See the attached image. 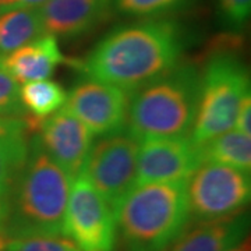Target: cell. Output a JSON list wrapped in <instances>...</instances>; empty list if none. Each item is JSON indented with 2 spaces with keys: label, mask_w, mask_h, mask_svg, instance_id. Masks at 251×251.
I'll use <instances>...</instances> for the list:
<instances>
[{
  "label": "cell",
  "mask_w": 251,
  "mask_h": 251,
  "mask_svg": "<svg viewBox=\"0 0 251 251\" xmlns=\"http://www.w3.org/2000/svg\"><path fill=\"white\" fill-rule=\"evenodd\" d=\"M184 48L176 21L150 18L110 31L80 67L87 78L133 94L176 67Z\"/></svg>",
  "instance_id": "6da1fadb"
},
{
  "label": "cell",
  "mask_w": 251,
  "mask_h": 251,
  "mask_svg": "<svg viewBox=\"0 0 251 251\" xmlns=\"http://www.w3.org/2000/svg\"><path fill=\"white\" fill-rule=\"evenodd\" d=\"M73 179L46 153L38 135L29 138L27 161L7 200L1 236H64Z\"/></svg>",
  "instance_id": "7a4b0ae2"
},
{
  "label": "cell",
  "mask_w": 251,
  "mask_h": 251,
  "mask_svg": "<svg viewBox=\"0 0 251 251\" xmlns=\"http://www.w3.org/2000/svg\"><path fill=\"white\" fill-rule=\"evenodd\" d=\"M115 215L127 251H165L191 218L186 181L135 184Z\"/></svg>",
  "instance_id": "3957f363"
},
{
  "label": "cell",
  "mask_w": 251,
  "mask_h": 251,
  "mask_svg": "<svg viewBox=\"0 0 251 251\" xmlns=\"http://www.w3.org/2000/svg\"><path fill=\"white\" fill-rule=\"evenodd\" d=\"M200 74L193 66L171 72L133 92L126 131L138 143L151 138L187 137L197 113Z\"/></svg>",
  "instance_id": "277c9868"
},
{
  "label": "cell",
  "mask_w": 251,
  "mask_h": 251,
  "mask_svg": "<svg viewBox=\"0 0 251 251\" xmlns=\"http://www.w3.org/2000/svg\"><path fill=\"white\" fill-rule=\"evenodd\" d=\"M250 94V73L232 54H218L200 74L197 113L190 133L194 145L211 141L232 130L237 110Z\"/></svg>",
  "instance_id": "5b68a950"
},
{
  "label": "cell",
  "mask_w": 251,
  "mask_h": 251,
  "mask_svg": "<svg viewBox=\"0 0 251 251\" xmlns=\"http://www.w3.org/2000/svg\"><path fill=\"white\" fill-rule=\"evenodd\" d=\"M190 216L198 222L244 211L251 198L250 172L201 163L186 181Z\"/></svg>",
  "instance_id": "8992f818"
},
{
  "label": "cell",
  "mask_w": 251,
  "mask_h": 251,
  "mask_svg": "<svg viewBox=\"0 0 251 251\" xmlns=\"http://www.w3.org/2000/svg\"><path fill=\"white\" fill-rule=\"evenodd\" d=\"M138 148L140 143L123 131L102 135L91 145L80 176L90 181L113 211L135 186Z\"/></svg>",
  "instance_id": "52a82bcc"
},
{
  "label": "cell",
  "mask_w": 251,
  "mask_h": 251,
  "mask_svg": "<svg viewBox=\"0 0 251 251\" xmlns=\"http://www.w3.org/2000/svg\"><path fill=\"white\" fill-rule=\"evenodd\" d=\"M116 215L82 176L73 180L64 216V236L81 251H115Z\"/></svg>",
  "instance_id": "ba28073f"
},
{
  "label": "cell",
  "mask_w": 251,
  "mask_h": 251,
  "mask_svg": "<svg viewBox=\"0 0 251 251\" xmlns=\"http://www.w3.org/2000/svg\"><path fill=\"white\" fill-rule=\"evenodd\" d=\"M46 153L73 180L78 177L88 158L94 134L66 106L45 117H28Z\"/></svg>",
  "instance_id": "9c48e42d"
},
{
  "label": "cell",
  "mask_w": 251,
  "mask_h": 251,
  "mask_svg": "<svg viewBox=\"0 0 251 251\" xmlns=\"http://www.w3.org/2000/svg\"><path fill=\"white\" fill-rule=\"evenodd\" d=\"M128 102L126 91L87 78L67 92L64 106L94 135H108L125 130Z\"/></svg>",
  "instance_id": "30bf717a"
},
{
  "label": "cell",
  "mask_w": 251,
  "mask_h": 251,
  "mask_svg": "<svg viewBox=\"0 0 251 251\" xmlns=\"http://www.w3.org/2000/svg\"><path fill=\"white\" fill-rule=\"evenodd\" d=\"M200 165L198 147L188 135L151 138L140 143L135 184L187 181Z\"/></svg>",
  "instance_id": "8fae6325"
},
{
  "label": "cell",
  "mask_w": 251,
  "mask_h": 251,
  "mask_svg": "<svg viewBox=\"0 0 251 251\" xmlns=\"http://www.w3.org/2000/svg\"><path fill=\"white\" fill-rule=\"evenodd\" d=\"M113 10V0H48L38 7L44 32L73 39L102 24Z\"/></svg>",
  "instance_id": "7c38bea8"
},
{
  "label": "cell",
  "mask_w": 251,
  "mask_h": 251,
  "mask_svg": "<svg viewBox=\"0 0 251 251\" xmlns=\"http://www.w3.org/2000/svg\"><path fill=\"white\" fill-rule=\"evenodd\" d=\"M249 227L250 215L246 209L221 219L198 222L165 251H225L249 236Z\"/></svg>",
  "instance_id": "4fadbf2b"
},
{
  "label": "cell",
  "mask_w": 251,
  "mask_h": 251,
  "mask_svg": "<svg viewBox=\"0 0 251 251\" xmlns=\"http://www.w3.org/2000/svg\"><path fill=\"white\" fill-rule=\"evenodd\" d=\"M27 119L0 117V219L6 215L7 200L18 175L27 161L29 138Z\"/></svg>",
  "instance_id": "5bb4252c"
},
{
  "label": "cell",
  "mask_w": 251,
  "mask_h": 251,
  "mask_svg": "<svg viewBox=\"0 0 251 251\" xmlns=\"http://www.w3.org/2000/svg\"><path fill=\"white\" fill-rule=\"evenodd\" d=\"M1 62L18 84H25L49 78L54 69L62 63H67V59L60 52L57 39L45 34L1 56Z\"/></svg>",
  "instance_id": "9a60e30c"
},
{
  "label": "cell",
  "mask_w": 251,
  "mask_h": 251,
  "mask_svg": "<svg viewBox=\"0 0 251 251\" xmlns=\"http://www.w3.org/2000/svg\"><path fill=\"white\" fill-rule=\"evenodd\" d=\"M201 163H216L239 171H251V135L229 130L198 147Z\"/></svg>",
  "instance_id": "2e32d148"
},
{
  "label": "cell",
  "mask_w": 251,
  "mask_h": 251,
  "mask_svg": "<svg viewBox=\"0 0 251 251\" xmlns=\"http://www.w3.org/2000/svg\"><path fill=\"white\" fill-rule=\"evenodd\" d=\"M45 35L38 7L16 9L0 14V53L7 54Z\"/></svg>",
  "instance_id": "e0dca14e"
},
{
  "label": "cell",
  "mask_w": 251,
  "mask_h": 251,
  "mask_svg": "<svg viewBox=\"0 0 251 251\" xmlns=\"http://www.w3.org/2000/svg\"><path fill=\"white\" fill-rule=\"evenodd\" d=\"M67 91L59 82L46 80L29 81L20 87L21 106L32 117H45L64 106Z\"/></svg>",
  "instance_id": "ac0fdd59"
},
{
  "label": "cell",
  "mask_w": 251,
  "mask_h": 251,
  "mask_svg": "<svg viewBox=\"0 0 251 251\" xmlns=\"http://www.w3.org/2000/svg\"><path fill=\"white\" fill-rule=\"evenodd\" d=\"M0 251H81L66 236H32L6 239L0 234Z\"/></svg>",
  "instance_id": "d6986e66"
},
{
  "label": "cell",
  "mask_w": 251,
  "mask_h": 251,
  "mask_svg": "<svg viewBox=\"0 0 251 251\" xmlns=\"http://www.w3.org/2000/svg\"><path fill=\"white\" fill-rule=\"evenodd\" d=\"M188 0H113L119 13L140 18L161 17L186 4Z\"/></svg>",
  "instance_id": "ffe728a7"
},
{
  "label": "cell",
  "mask_w": 251,
  "mask_h": 251,
  "mask_svg": "<svg viewBox=\"0 0 251 251\" xmlns=\"http://www.w3.org/2000/svg\"><path fill=\"white\" fill-rule=\"evenodd\" d=\"M23 109L20 102V84L6 70L0 56V117L18 116Z\"/></svg>",
  "instance_id": "44dd1931"
},
{
  "label": "cell",
  "mask_w": 251,
  "mask_h": 251,
  "mask_svg": "<svg viewBox=\"0 0 251 251\" xmlns=\"http://www.w3.org/2000/svg\"><path fill=\"white\" fill-rule=\"evenodd\" d=\"M221 17L230 28H242L250 17L251 0H218Z\"/></svg>",
  "instance_id": "7402d4cb"
},
{
  "label": "cell",
  "mask_w": 251,
  "mask_h": 251,
  "mask_svg": "<svg viewBox=\"0 0 251 251\" xmlns=\"http://www.w3.org/2000/svg\"><path fill=\"white\" fill-rule=\"evenodd\" d=\"M250 117H251V95H246L242 100L239 110H237V116L234 122L233 128L240 131L243 134L251 135V127H250Z\"/></svg>",
  "instance_id": "603a6c76"
},
{
  "label": "cell",
  "mask_w": 251,
  "mask_h": 251,
  "mask_svg": "<svg viewBox=\"0 0 251 251\" xmlns=\"http://www.w3.org/2000/svg\"><path fill=\"white\" fill-rule=\"evenodd\" d=\"M48 0H0V14L16 9H34Z\"/></svg>",
  "instance_id": "cb8c5ba5"
},
{
  "label": "cell",
  "mask_w": 251,
  "mask_h": 251,
  "mask_svg": "<svg viewBox=\"0 0 251 251\" xmlns=\"http://www.w3.org/2000/svg\"><path fill=\"white\" fill-rule=\"evenodd\" d=\"M225 251H251L250 236H246L242 242H239L237 244H234V246L229 247L227 250H225Z\"/></svg>",
  "instance_id": "d4e9b609"
},
{
  "label": "cell",
  "mask_w": 251,
  "mask_h": 251,
  "mask_svg": "<svg viewBox=\"0 0 251 251\" xmlns=\"http://www.w3.org/2000/svg\"><path fill=\"white\" fill-rule=\"evenodd\" d=\"M0 234H1V219H0Z\"/></svg>",
  "instance_id": "484cf974"
}]
</instances>
